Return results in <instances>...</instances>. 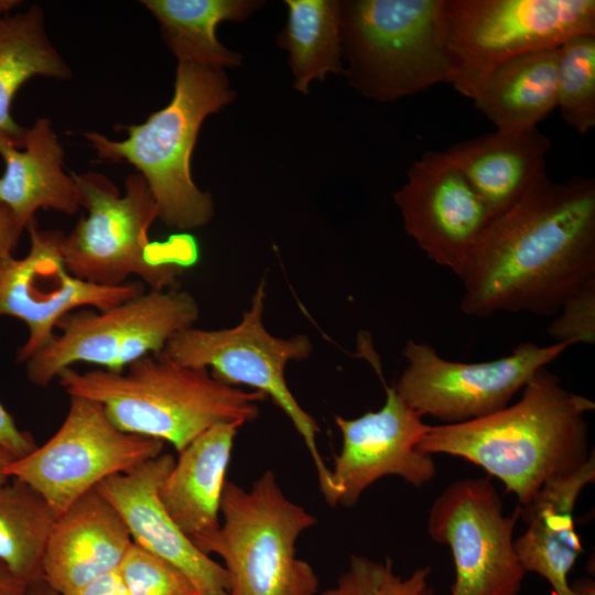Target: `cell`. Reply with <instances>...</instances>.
Listing matches in <instances>:
<instances>
[{
    "instance_id": "83f0119b",
    "label": "cell",
    "mask_w": 595,
    "mask_h": 595,
    "mask_svg": "<svg viewBox=\"0 0 595 595\" xmlns=\"http://www.w3.org/2000/svg\"><path fill=\"white\" fill-rule=\"evenodd\" d=\"M556 107L576 132L595 127V35L574 36L560 47Z\"/></svg>"
},
{
    "instance_id": "484cf974",
    "label": "cell",
    "mask_w": 595,
    "mask_h": 595,
    "mask_svg": "<svg viewBox=\"0 0 595 595\" xmlns=\"http://www.w3.org/2000/svg\"><path fill=\"white\" fill-rule=\"evenodd\" d=\"M288 19L277 44L289 54L294 88L309 94L314 79L343 74L340 2L338 0H285Z\"/></svg>"
},
{
    "instance_id": "9c48e42d",
    "label": "cell",
    "mask_w": 595,
    "mask_h": 595,
    "mask_svg": "<svg viewBox=\"0 0 595 595\" xmlns=\"http://www.w3.org/2000/svg\"><path fill=\"white\" fill-rule=\"evenodd\" d=\"M199 317L196 300L180 288L147 289L110 309L73 311L57 324L53 339L26 361L28 379L47 387L78 363L122 371L164 350L177 333Z\"/></svg>"
},
{
    "instance_id": "7a4b0ae2",
    "label": "cell",
    "mask_w": 595,
    "mask_h": 595,
    "mask_svg": "<svg viewBox=\"0 0 595 595\" xmlns=\"http://www.w3.org/2000/svg\"><path fill=\"white\" fill-rule=\"evenodd\" d=\"M594 409L593 400L565 389L543 367L516 403L470 421L430 425L419 447L483 468L524 507L544 485L574 474L594 454L586 423Z\"/></svg>"
},
{
    "instance_id": "7402d4cb",
    "label": "cell",
    "mask_w": 595,
    "mask_h": 595,
    "mask_svg": "<svg viewBox=\"0 0 595 595\" xmlns=\"http://www.w3.org/2000/svg\"><path fill=\"white\" fill-rule=\"evenodd\" d=\"M0 156L4 162L0 203L24 228L39 209L77 213V187L64 171V150L48 118H39L26 128L22 148L0 139Z\"/></svg>"
},
{
    "instance_id": "8992f818",
    "label": "cell",
    "mask_w": 595,
    "mask_h": 595,
    "mask_svg": "<svg viewBox=\"0 0 595 595\" xmlns=\"http://www.w3.org/2000/svg\"><path fill=\"white\" fill-rule=\"evenodd\" d=\"M220 513L219 527L193 543L221 558L229 595H316L317 575L295 550L316 519L284 496L272 470L249 489L226 482Z\"/></svg>"
},
{
    "instance_id": "e0dca14e",
    "label": "cell",
    "mask_w": 595,
    "mask_h": 595,
    "mask_svg": "<svg viewBox=\"0 0 595 595\" xmlns=\"http://www.w3.org/2000/svg\"><path fill=\"white\" fill-rule=\"evenodd\" d=\"M175 458L160 454L132 470L102 480L95 489L125 521L134 543L180 570L198 595H229V575L202 552L162 506L159 489Z\"/></svg>"
},
{
    "instance_id": "9a60e30c",
    "label": "cell",
    "mask_w": 595,
    "mask_h": 595,
    "mask_svg": "<svg viewBox=\"0 0 595 595\" xmlns=\"http://www.w3.org/2000/svg\"><path fill=\"white\" fill-rule=\"evenodd\" d=\"M386 400L377 411L355 419L336 416L342 435L339 454L331 469V506H354L363 493L386 476H399L422 487L436 474L432 455L419 444L430 425L407 404L393 386L382 380Z\"/></svg>"
},
{
    "instance_id": "52a82bcc",
    "label": "cell",
    "mask_w": 595,
    "mask_h": 595,
    "mask_svg": "<svg viewBox=\"0 0 595 595\" xmlns=\"http://www.w3.org/2000/svg\"><path fill=\"white\" fill-rule=\"evenodd\" d=\"M339 2L343 74L360 95L390 102L450 84L441 0Z\"/></svg>"
},
{
    "instance_id": "1f68e13d",
    "label": "cell",
    "mask_w": 595,
    "mask_h": 595,
    "mask_svg": "<svg viewBox=\"0 0 595 595\" xmlns=\"http://www.w3.org/2000/svg\"><path fill=\"white\" fill-rule=\"evenodd\" d=\"M0 445L13 454L15 458L23 457L35 447L32 435L19 429L14 419L0 403Z\"/></svg>"
},
{
    "instance_id": "7c38bea8",
    "label": "cell",
    "mask_w": 595,
    "mask_h": 595,
    "mask_svg": "<svg viewBox=\"0 0 595 595\" xmlns=\"http://www.w3.org/2000/svg\"><path fill=\"white\" fill-rule=\"evenodd\" d=\"M570 346L524 342L494 360L461 363L444 359L426 343L409 339L402 350L408 364L393 388L422 416H433L442 424L462 423L507 407L541 368Z\"/></svg>"
},
{
    "instance_id": "ab89813d",
    "label": "cell",
    "mask_w": 595,
    "mask_h": 595,
    "mask_svg": "<svg viewBox=\"0 0 595 595\" xmlns=\"http://www.w3.org/2000/svg\"><path fill=\"white\" fill-rule=\"evenodd\" d=\"M421 595H435V591L433 587H430L429 585L425 587V589L422 592Z\"/></svg>"
},
{
    "instance_id": "d4e9b609",
    "label": "cell",
    "mask_w": 595,
    "mask_h": 595,
    "mask_svg": "<svg viewBox=\"0 0 595 595\" xmlns=\"http://www.w3.org/2000/svg\"><path fill=\"white\" fill-rule=\"evenodd\" d=\"M156 19L163 41L177 63L224 69L241 64L242 56L216 36L224 21L241 22L263 2L256 0H142Z\"/></svg>"
},
{
    "instance_id": "e575fe53",
    "label": "cell",
    "mask_w": 595,
    "mask_h": 595,
    "mask_svg": "<svg viewBox=\"0 0 595 595\" xmlns=\"http://www.w3.org/2000/svg\"><path fill=\"white\" fill-rule=\"evenodd\" d=\"M26 583L13 575L0 562V595H23Z\"/></svg>"
},
{
    "instance_id": "f35d334b",
    "label": "cell",
    "mask_w": 595,
    "mask_h": 595,
    "mask_svg": "<svg viewBox=\"0 0 595 595\" xmlns=\"http://www.w3.org/2000/svg\"><path fill=\"white\" fill-rule=\"evenodd\" d=\"M21 4L20 0H0V18Z\"/></svg>"
},
{
    "instance_id": "ba28073f",
    "label": "cell",
    "mask_w": 595,
    "mask_h": 595,
    "mask_svg": "<svg viewBox=\"0 0 595 595\" xmlns=\"http://www.w3.org/2000/svg\"><path fill=\"white\" fill-rule=\"evenodd\" d=\"M440 29L450 85L474 100L502 63L595 35V1L441 0Z\"/></svg>"
},
{
    "instance_id": "603a6c76",
    "label": "cell",
    "mask_w": 595,
    "mask_h": 595,
    "mask_svg": "<svg viewBox=\"0 0 595 595\" xmlns=\"http://www.w3.org/2000/svg\"><path fill=\"white\" fill-rule=\"evenodd\" d=\"M560 47L519 55L491 72L473 101L496 130L537 128L553 111Z\"/></svg>"
},
{
    "instance_id": "ac0fdd59",
    "label": "cell",
    "mask_w": 595,
    "mask_h": 595,
    "mask_svg": "<svg viewBox=\"0 0 595 595\" xmlns=\"http://www.w3.org/2000/svg\"><path fill=\"white\" fill-rule=\"evenodd\" d=\"M131 543L118 511L93 489L57 517L44 552L43 577L61 595H77L118 570Z\"/></svg>"
},
{
    "instance_id": "8d00e7d4",
    "label": "cell",
    "mask_w": 595,
    "mask_h": 595,
    "mask_svg": "<svg viewBox=\"0 0 595 595\" xmlns=\"http://www.w3.org/2000/svg\"><path fill=\"white\" fill-rule=\"evenodd\" d=\"M570 586L573 595H595V582L593 578H580Z\"/></svg>"
},
{
    "instance_id": "ffe728a7",
    "label": "cell",
    "mask_w": 595,
    "mask_h": 595,
    "mask_svg": "<svg viewBox=\"0 0 595 595\" xmlns=\"http://www.w3.org/2000/svg\"><path fill=\"white\" fill-rule=\"evenodd\" d=\"M550 139L539 130H496L450 147L444 153L462 171L493 216L547 176Z\"/></svg>"
},
{
    "instance_id": "4fadbf2b",
    "label": "cell",
    "mask_w": 595,
    "mask_h": 595,
    "mask_svg": "<svg viewBox=\"0 0 595 595\" xmlns=\"http://www.w3.org/2000/svg\"><path fill=\"white\" fill-rule=\"evenodd\" d=\"M512 516L504 511L487 478L451 483L434 500L428 517L430 538L447 545L455 580L450 595H518L526 572L515 549Z\"/></svg>"
},
{
    "instance_id": "6da1fadb",
    "label": "cell",
    "mask_w": 595,
    "mask_h": 595,
    "mask_svg": "<svg viewBox=\"0 0 595 595\" xmlns=\"http://www.w3.org/2000/svg\"><path fill=\"white\" fill-rule=\"evenodd\" d=\"M458 278L466 315H556L595 280V181L544 176L493 218Z\"/></svg>"
},
{
    "instance_id": "d6a6232c",
    "label": "cell",
    "mask_w": 595,
    "mask_h": 595,
    "mask_svg": "<svg viewBox=\"0 0 595 595\" xmlns=\"http://www.w3.org/2000/svg\"><path fill=\"white\" fill-rule=\"evenodd\" d=\"M24 229L12 212L0 203V259L12 255Z\"/></svg>"
},
{
    "instance_id": "8fae6325",
    "label": "cell",
    "mask_w": 595,
    "mask_h": 595,
    "mask_svg": "<svg viewBox=\"0 0 595 595\" xmlns=\"http://www.w3.org/2000/svg\"><path fill=\"white\" fill-rule=\"evenodd\" d=\"M164 442L126 433L89 399L71 397L67 414L43 445L14 458L6 475L34 488L61 516L102 480L162 454Z\"/></svg>"
},
{
    "instance_id": "d6986e66",
    "label": "cell",
    "mask_w": 595,
    "mask_h": 595,
    "mask_svg": "<svg viewBox=\"0 0 595 595\" xmlns=\"http://www.w3.org/2000/svg\"><path fill=\"white\" fill-rule=\"evenodd\" d=\"M594 482L593 454L577 472L548 483L529 505L517 508L527 524L515 539L520 564L526 573L547 580L553 595H573L569 574L583 552L574 510L583 489Z\"/></svg>"
},
{
    "instance_id": "44dd1931",
    "label": "cell",
    "mask_w": 595,
    "mask_h": 595,
    "mask_svg": "<svg viewBox=\"0 0 595 595\" xmlns=\"http://www.w3.org/2000/svg\"><path fill=\"white\" fill-rule=\"evenodd\" d=\"M241 424L218 423L178 454L159 489V498L177 527L192 541L219 524L223 490L231 450Z\"/></svg>"
},
{
    "instance_id": "d590c367",
    "label": "cell",
    "mask_w": 595,
    "mask_h": 595,
    "mask_svg": "<svg viewBox=\"0 0 595 595\" xmlns=\"http://www.w3.org/2000/svg\"><path fill=\"white\" fill-rule=\"evenodd\" d=\"M23 595H61L44 577H40L26 584Z\"/></svg>"
},
{
    "instance_id": "cb8c5ba5",
    "label": "cell",
    "mask_w": 595,
    "mask_h": 595,
    "mask_svg": "<svg viewBox=\"0 0 595 595\" xmlns=\"http://www.w3.org/2000/svg\"><path fill=\"white\" fill-rule=\"evenodd\" d=\"M43 76L66 80L72 71L45 30L41 7L0 18V139L22 148L26 128L11 116L18 90L29 79Z\"/></svg>"
},
{
    "instance_id": "30bf717a",
    "label": "cell",
    "mask_w": 595,
    "mask_h": 595,
    "mask_svg": "<svg viewBox=\"0 0 595 595\" xmlns=\"http://www.w3.org/2000/svg\"><path fill=\"white\" fill-rule=\"evenodd\" d=\"M264 280L257 286L250 307L240 322L223 329L190 327L173 336L164 353L176 363L207 369L218 380L247 386L272 399L303 439L316 468L321 490L327 499L331 469L320 454L316 421L300 405L284 377L289 363L307 359L313 346L305 335L282 338L271 335L263 325Z\"/></svg>"
},
{
    "instance_id": "836d02e7",
    "label": "cell",
    "mask_w": 595,
    "mask_h": 595,
    "mask_svg": "<svg viewBox=\"0 0 595 595\" xmlns=\"http://www.w3.org/2000/svg\"><path fill=\"white\" fill-rule=\"evenodd\" d=\"M77 595H130L118 570L85 586Z\"/></svg>"
},
{
    "instance_id": "4316f807",
    "label": "cell",
    "mask_w": 595,
    "mask_h": 595,
    "mask_svg": "<svg viewBox=\"0 0 595 595\" xmlns=\"http://www.w3.org/2000/svg\"><path fill=\"white\" fill-rule=\"evenodd\" d=\"M56 519L30 485L13 477L0 482V562L26 584L43 577L44 552Z\"/></svg>"
},
{
    "instance_id": "2e32d148",
    "label": "cell",
    "mask_w": 595,
    "mask_h": 595,
    "mask_svg": "<svg viewBox=\"0 0 595 595\" xmlns=\"http://www.w3.org/2000/svg\"><path fill=\"white\" fill-rule=\"evenodd\" d=\"M407 234L430 260L457 277L494 216L444 153L426 151L393 194Z\"/></svg>"
},
{
    "instance_id": "74e56055",
    "label": "cell",
    "mask_w": 595,
    "mask_h": 595,
    "mask_svg": "<svg viewBox=\"0 0 595 595\" xmlns=\"http://www.w3.org/2000/svg\"><path fill=\"white\" fill-rule=\"evenodd\" d=\"M14 458L12 453L0 445V482L9 479L6 475V468Z\"/></svg>"
},
{
    "instance_id": "5b68a950",
    "label": "cell",
    "mask_w": 595,
    "mask_h": 595,
    "mask_svg": "<svg viewBox=\"0 0 595 595\" xmlns=\"http://www.w3.org/2000/svg\"><path fill=\"white\" fill-rule=\"evenodd\" d=\"M235 91L224 69L177 63L170 102L143 123L118 126L127 132L120 141L98 132H85L98 158L127 161L145 180L159 210V219L181 230L205 226L214 215L208 192L194 183L191 159L207 116L230 104Z\"/></svg>"
},
{
    "instance_id": "f1b7e54d",
    "label": "cell",
    "mask_w": 595,
    "mask_h": 595,
    "mask_svg": "<svg viewBox=\"0 0 595 595\" xmlns=\"http://www.w3.org/2000/svg\"><path fill=\"white\" fill-rule=\"evenodd\" d=\"M430 573L424 566L403 577L394 572L390 559L375 561L354 554L336 585L320 595H421Z\"/></svg>"
},
{
    "instance_id": "4dcf8cb0",
    "label": "cell",
    "mask_w": 595,
    "mask_h": 595,
    "mask_svg": "<svg viewBox=\"0 0 595 595\" xmlns=\"http://www.w3.org/2000/svg\"><path fill=\"white\" fill-rule=\"evenodd\" d=\"M548 328L554 343H595V280L588 282L561 306Z\"/></svg>"
},
{
    "instance_id": "277c9868",
    "label": "cell",
    "mask_w": 595,
    "mask_h": 595,
    "mask_svg": "<svg viewBox=\"0 0 595 595\" xmlns=\"http://www.w3.org/2000/svg\"><path fill=\"white\" fill-rule=\"evenodd\" d=\"M71 174L87 215L64 237L67 270L104 286H118L137 277L150 290L177 288V279L198 259L197 242L188 235L150 240L149 229L159 210L142 175L130 174L120 194L101 173Z\"/></svg>"
},
{
    "instance_id": "f546056e",
    "label": "cell",
    "mask_w": 595,
    "mask_h": 595,
    "mask_svg": "<svg viewBox=\"0 0 595 595\" xmlns=\"http://www.w3.org/2000/svg\"><path fill=\"white\" fill-rule=\"evenodd\" d=\"M118 572L130 595H198L180 570L133 541Z\"/></svg>"
},
{
    "instance_id": "5bb4252c",
    "label": "cell",
    "mask_w": 595,
    "mask_h": 595,
    "mask_svg": "<svg viewBox=\"0 0 595 595\" xmlns=\"http://www.w3.org/2000/svg\"><path fill=\"white\" fill-rule=\"evenodd\" d=\"M25 229L30 235L28 253L0 259V316L17 317L28 327V338L17 351L18 361L25 363L45 347L66 314L84 306L107 310L147 290L139 280L118 286L83 281L65 266V234L40 229L34 218Z\"/></svg>"
},
{
    "instance_id": "3957f363",
    "label": "cell",
    "mask_w": 595,
    "mask_h": 595,
    "mask_svg": "<svg viewBox=\"0 0 595 595\" xmlns=\"http://www.w3.org/2000/svg\"><path fill=\"white\" fill-rule=\"evenodd\" d=\"M56 380L69 397L99 403L121 431L169 442L178 453L215 424L253 421L267 398L227 385L207 369L183 366L164 351L122 371L71 367Z\"/></svg>"
}]
</instances>
